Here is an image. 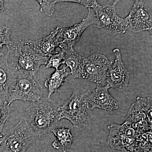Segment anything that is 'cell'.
<instances>
[{
    "mask_svg": "<svg viewBox=\"0 0 152 152\" xmlns=\"http://www.w3.org/2000/svg\"><path fill=\"white\" fill-rule=\"evenodd\" d=\"M152 99L138 97L131 106L125 118L138 134L152 130Z\"/></svg>",
    "mask_w": 152,
    "mask_h": 152,
    "instance_id": "8",
    "label": "cell"
},
{
    "mask_svg": "<svg viewBox=\"0 0 152 152\" xmlns=\"http://www.w3.org/2000/svg\"><path fill=\"white\" fill-rule=\"evenodd\" d=\"M88 10V13L87 17L78 23L70 27H57L60 38L63 39L60 43L64 44L68 47L73 48L80 40L82 34L87 28L91 25H96L97 20L94 12L92 9Z\"/></svg>",
    "mask_w": 152,
    "mask_h": 152,
    "instance_id": "12",
    "label": "cell"
},
{
    "mask_svg": "<svg viewBox=\"0 0 152 152\" xmlns=\"http://www.w3.org/2000/svg\"><path fill=\"white\" fill-rule=\"evenodd\" d=\"M110 87L108 85L97 86L89 95L88 102L92 108H98L112 111L118 108L119 104L116 100L109 92Z\"/></svg>",
    "mask_w": 152,
    "mask_h": 152,
    "instance_id": "14",
    "label": "cell"
},
{
    "mask_svg": "<svg viewBox=\"0 0 152 152\" xmlns=\"http://www.w3.org/2000/svg\"><path fill=\"white\" fill-rule=\"evenodd\" d=\"M40 5V11L49 17H52L55 11V6L58 1H37Z\"/></svg>",
    "mask_w": 152,
    "mask_h": 152,
    "instance_id": "21",
    "label": "cell"
},
{
    "mask_svg": "<svg viewBox=\"0 0 152 152\" xmlns=\"http://www.w3.org/2000/svg\"><path fill=\"white\" fill-rule=\"evenodd\" d=\"M152 1H135L126 17L127 30L135 33L148 31L152 33Z\"/></svg>",
    "mask_w": 152,
    "mask_h": 152,
    "instance_id": "10",
    "label": "cell"
},
{
    "mask_svg": "<svg viewBox=\"0 0 152 152\" xmlns=\"http://www.w3.org/2000/svg\"><path fill=\"white\" fill-rule=\"evenodd\" d=\"M23 118L30 130L39 138L61 120V106L50 98L44 97L27 108Z\"/></svg>",
    "mask_w": 152,
    "mask_h": 152,
    "instance_id": "1",
    "label": "cell"
},
{
    "mask_svg": "<svg viewBox=\"0 0 152 152\" xmlns=\"http://www.w3.org/2000/svg\"><path fill=\"white\" fill-rule=\"evenodd\" d=\"M44 98L42 87L36 75L18 70L15 85L12 90L8 103L21 100L37 102Z\"/></svg>",
    "mask_w": 152,
    "mask_h": 152,
    "instance_id": "4",
    "label": "cell"
},
{
    "mask_svg": "<svg viewBox=\"0 0 152 152\" xmlns=\"http://www.w3.org/2000/svg\"><path fill=\"white\" fill-rule=\"evenodd\" d=\"M38 138L28 127L23 118L0 139L2 152H26L34 141Z\"/></svg>",
    "mask_w": 152,
    "mask_h": 152,
    "instance_id": "5",
    "label": "cell"
},
{
    "mask_svg": "<svg viewBox=\"0 0 152 152\" xmlns=\"http://www.w3.org/2000/svg\"><path fill=\"white\" fill-rule=\"evenodd\" d=\"M10 29L5 26H0V49L4 45L7 46L14 43L10 39Z\"/></svg>",
    "mask_w": 152,
    "mask_h": 152,
    "instance_id": "23",
    "label": "cell"
},
{
    "mask_svg": "<svg viewBox=\"0 0 152 152\" xmlns=\"http://www.w3.org/2000/svg\"><path fill=\"white\" fill-rule=\"evenodd\" d=\"M107 142L114 149L123 152H134L136 137L139 134L124 122L122 125L112 124L108 127Z\"/></svg>",
    "mask_w": 152,
    "mask_h": 152,
    "instance_id": "9",
    "label": "cell"
},
{
    "mask_svg": "<svg viewBox=\"0 0 152 152\" xmlns=\"http://www.w3.org/2000/svg\"><path fill=\"white\" fill-rule=\"evenodd\" d=\"M152 130L136 137L134 152H152Z\"/></svg>",
    "mask_w": 152,
    "mask_h": 152,
    "instance_id": "19",
    "label": "cell"
},
{
    "mask_svg": "<svg viewBox=\"0 0 152 152\" xmlns=\"http://www.w3.org/2000/svg\"><path fill=\"white\" fill-rule=\"evenodd\" d=\"M64 152H66V151H64Z\"/></svg>",
    "mask_w": 152,
    "mask_h": 152,
    "instance_id": "25",
    "label": "cell"
},
{
    "mask_svg": "<svg viewBox=\"0 0 152 152\" xmlns=\"http://www.w3.org/2000/svg\"><path fill=\"white\" fill-rule=\"evenodd\" d=\"M4 1L0 0V13L4 10Z\"/></svg>",
    "mask_w": 152,
    "mask_h": 152,
    "instance_id": "24",
    "label": "cell"
},
{
    "mask_svg": "<svg viewBox=\"0 0 152 152\" xmlns=\"http://www.w3.org/2000/svg\"><path fill=\"white\" fill-rule=\"evenodd\" d=\"M91 93L89 88L85 86L74 90L61 106V119L69 120L74 127L78 129H83L92 115L93 110L88 100Z\"/></svg>",
    "mask_w": 152,
    "mask_h": 152,
    "instance_id": "2",
    "label": "cell"
},
{
    "mask_svg": "<svg viewBox=\"0 0 152 152\" xmlns=\"http://www.w3.org/2000/svg\"><path fill=\"white\" fill-rule=\"evenodd\" d=\"M7 102L0 101V134L10 115V107Z\"/></svg>",
    "mask_w": 152,
    "mask_h": 152,
    "instance_id": "22",
    "label": "cell"
},
{
    "mask_svg": "<svg viewBox=\"0 0 152 152\" xmlns=\"http://www.w3.org/2000/svg\"><path fill=\"white\" fill-rule=\"evenodd\" d=\"M7 47V55L11 59V62L18 69L26 71L36 75L41 66L46 64L49 58L36 53L24 42H22L17 45L13 43Z\"/></svg>",
    "mask_w": 152,
    "mask_h": 152,
    "instance_id": "3",
    "label": "cell"
},
{
    "mask_svg": "<svg viewBox=\"0 0 152 152\" xmlns=\"http://www.w3.org/2000/svg\"><path fill=\"white\" fill-rule=\"evenodd\" d=\"M64 64V58L62 52H58L57 53L51 56L49 58L46 68H54L56 70H58L60 66Z\"/></svg>",
    "mask_w": 152,
    "mask_h": 152,
    "instance_id": "20",
    "label": "cell"
},
{
    "mask_svg": "<svg viewBox=\"0 0 152 152\" xmlns=\"http://www.w3.org/2000/svg\"><path fill=\"white\" fill-rule=\"evenodd\" d=\"M119 1H114L112 4L101 5L96 1L91 8L94 12L97 22L96 26L103 31L111 35L124 33L127 31L126 19L118 15L115 6Z\"/></svg>",
    "mask_w": 152,
    "mask_h": 152,
    "instance_id": "6",
    "label": "cell"
},
{
    "mask_svg": "<svg viewBox=\"0 0 152 152\" xmlns=\"http://www.w3.org/2000/svg\"><path fill=\"white\" fill-rule=\"evenodd\" d=\"M113 63L105 55L96 53L83 57L79 78L88 80L97 86H106L107 73Z\"/></svg>",
    "mask_w": 152,
    "mask_h": 152,
    "instance_id": "7",
    "label": "cell"
},
{
    "mask_svg": "<svg viewBox=\"0 0 152 152\" xmlns=\"http://www.w3.org/2000/svg\"><path fill=\"white\" fill-rule=\"evenodd\" d=\"M59 38V31L57 27L47 37L37 40L27 41L24 42L39 54L50 58L58 53L56 50L61 44L58 40Z\"/></svg>",
    "mask_w": 152,
    "mask_h": 152,
    "instance_id": "15",
    "label": "cell"
},
{
    "mask_svg": "<svg viewBox=\"0 0 152 152\" xmlns=\"http://www.w3.org/2000/svg\"><path fill=\"white\" fill-rule=\"evenodd\" d=\"M115 60L109 68L107 75V85L110 88H122L129 83V72L123 63L121 52L118 49L113 50Z\"/></svg>",
    "mask_w": 152,
    "mask_h": 152,
    "instance_id": "13",
    "label": "cell"
},
{
    "mask_svg": "<svg viewBox=\"0 0 152 152\" xmlns=\"http://www.w3.org/2000/svg\"><path fill=\"white\" fill-rule=\"evenodd\" d=\"M50 131L56 137V140L52 144L54 148L64 151L71 146L74 138L70 129L63 126L53 128Z\"/></svg>",
    "mask_w": 152,
    "mask_h": 152,
    "instance_id": "18",
    "label": "cell"
},
{
    "mask_svg": "<svg viewBox=\"0 0 152 152\" xmlns=\"http://www.w3.org/2000/svg\"><path fill=\"white\" fill-rule=\"evenodd\" d=\"M67 67L64 66L61 69L56 71L47 77L44 83V86L48 90L47 97L50 98L53 94L58 92L60 88L66 81V78L70 72H67Z\"/></svg>",
    "mask_w": 152,
    "mask_h": 152,
    "instance_id": "17",
    "label": "cell"
},
{
    "mask_svg": "<svg viewBox=\"0 0 152 152\" xmlns=\"http://www.w3.org/2000/svg\"><path fill=\"white\" fill-rule=\"evenodd\" d=\"M18 68L9 61L7 54L0 53V101L8 103L18 74Z\"/></svg>",
    "mask_w": 152,
    "mask_h": 152,
    "instance_id": "11",
    "label": "cell"
},
{
    "mask_svg": "<svg viewBox=\"0 0 152 152\" xmlns=\"http://www.w3.org/2000/svg\"><path fill=\"white\" fill-rule=\"evenodd\" d=\"M59 47L64 54L65 64L70 68L73 78H79L83 57L78 54L72 47H69L64 44H61Z\"/></svg>",
    "mask_w": 152,
    "mask_h": 152,
    "instance_id": "16",
    "label": "cell"
}]
</instances>
